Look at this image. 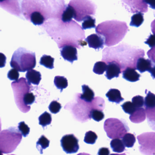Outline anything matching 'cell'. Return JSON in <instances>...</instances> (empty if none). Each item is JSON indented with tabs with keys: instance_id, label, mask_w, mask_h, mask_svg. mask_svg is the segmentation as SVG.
<instances>
[{
	"instance_id": "6da1fadb",
	"label": "cell",
	"mask_w": 155,
	"mask_h": 155,
	"mask_svg": "<svg viewBox=\"0 0 155 155\" xmlns=\"http://www.w3.org/2000/svg\"><path fill=\"white\" fill-rule=\"evenodd\" d=\"M128 30L126 23L117 21H106L98 25L96 31L105 37V45L110 46L123 39Z\"/></svg>"
},
{
	"instance_id": "7a4b0ae2",
	"label": "cell",
	"mask_w": 155,
	"mask_h": 155,
	"mask_svg": "<svg viewBox=\"0 0 155 155\" xmlns=\"http://www.w3.org/2000/svg\"><path fill=\"white\" fill-rule=\"evenodd\" d=\"M36 63L35 53L20 47L14 52L10 65L18 72H25L33 69Z\"/></svg>"
},
{
	"instance_id": "3957f363",
	"label": "cell",
	"mask_w": 155,
	"mask_h": 155,
	"mask_svg": "<svg viewBox=\"0 0 155 155\" xmlns=\"http://www.w3.org/2000/svg\"><path fill=\"white\" fill-rule=\"evenodd\" d=\"M22 134L14 127L0 132V151L2 153H11L20 144L22 140Z\"/></svg>"
},
{
	"instance_id": "277c9868",
	"label": "cell",
	"mask_w": 155,
	"mask_h": 155,
	"mask_svg": "<svg viewBox=\"0 0 155 155\" xmlns=\"http://www.w3.org/2000/svg\"><path fill=\"white\" fill-rule=\"evenodd\" d=\"M104 128L107 137L113 139L123 138L129 130L127 124L125 121L113 118L106 120Z\"/></svg>"
},
{
	"instance_id": "5b68a950",
	"label": "cell",
	"mask_w": 155,
	"mask_h": 155,
	"mask_svg": "<svg viewBox=\"0 0 155 155\" xmlns=\"http://www.w3.org/2000/svg\"><path fill=\"white\" fill-rule=\"evenodd\" d=\"M69 5L73 8V18L77 21L81 22L87 15L95 14L96 6L89 0H71Z\"/></svg>"
},
{
	"instance_id": "8992f818",
	"label": "cell",
	"mask_w": 155,
	"mask_h": 155,
	"mask_svg": "<svg viewBox=\"0 0 155 155\" xmlns=\"http://www.w3.org/2000/svg\"><path fill=\"white\" fill-rule=\"evenodd\" d=\"M14 94L15 101L20 110L23 111V99L28 92L31 90V84L28 83L25 78H21L11 84Z\"/></svg>"
},
{
	"instance_id": "52a82bcc",
	"label": "cell",
	"mask_w": 155,
	"mask_h": 155,
	"mask_svg": "<svg viewBox=\"0 0 155 155\" xmlns=\"http://www.w3.org/2000/svg\"><path fill=\"white\" fill-rule=\"evenodd\" d=\"M139 150L145 155H155V133H146L137 137Z\"/></svg>"
},
{
	"instance_id": "ba28073f",
	"label": "cell",
	"mask_w": 155,
	"mask_h": 155,
	"mask_svg": "<svg viewBox=\"0 0 155 155\" xmlns=\"http://www.w3.org/2000/svg\"><path fill=\"white\" fill-rule=\"evenodd\" d=\"M79 140L72 134L64 136L61 140L63 150L67 154L75 153L79 149Z\"/></svg>"
},
{
	"instance_id": "9c48e42d",
	"label": "cell",
	"mask_w": 155,
	"mask_h": 155,
	"mask_svg": "<svg viewBox=\"0 0 155 155\" xmlns=\"http://www.w3.org/2000/svg\"><path fill=\"white\" fill-rule=\"evenodd\" d=\"M144 99V106L147 113V121L153 122L154 124L155 95L154 94L148 91Z\"/></svg>"
},
{
	"instance_id": "30bf717a",
	"label": "cell",
	"mask_w": 155,
	"mask_h": 155,
	"mask_svg": "<svg viewBox=\"0 0 155 155\" xmlns=\"http://www.w3.org/2000/svg\"><path fill=\"white\" fill-rule=\"evenodd\" d=\"M61 56L65 61L70 62L72 64L74 61H77V51L75 46L66 45L60 50Z\"/></svg>"
},
{
	"instance_id": "8fae6325",
	"label": "cell",
	"mask_w": 155,
	"mask_h": 155,
	"mask_svg": "<svg viewBox=\"0 0 155 155\" xmlns=\"http://www.w3.org/2000/svg\"><path fill=\"white\" fill-rule=\"evenodd\" d=\"M0 6L12 14L19 16L21 9L18 0H0Z\"/></svg>"
},
{
	"instance_id": "7c38bea8",
	"label": "cell",
	"mask_w": 155,
	"mask_h": 155,
	"mask_svg": "<svg viewBox=\"0 0 155 155\" xmlns=\"http://www.w3.org/2000/svg\"><path fill=\"white\" fill-rule=\"evenodd\" d=\"M136 69L141 73L148 71L151 74V76L154 78L155 65L152 63V61L149 59H146L143 57L139 58L137 60Z\"/></svg>"
},
{
	"instance_id": "4fadbf2b",
	"label": "cell",
	"mask_w": 155,
	"mask_h": 155,
	"mask_svg": "<svg viewBox=\"0 0 155 155\" xmlns=\"http://www.w3.org/2000/svg\"><path fill=\"white\" fill-rule=\"evenodd\" d=\"M85 41L88 44L90 48H93L96 51L103 48L104 45V38L96 34L89 35Z\"/></svg>"
},
{
	"instance_id": "5bb4252c",
	"label": "cell",
	"mask_w": 155,
	"mask_h": 155,
	"mask_svg": "<svg viewBox=\"0 0 155 155\" xmlns=\"http://www.w3.org/2000/svg\"><path fill=\"white\" fill-rule=\"evenodd\" d=\"M121 72L120 65L114 61L108 62L106 70L105 76L109 80L114 78H118L120 76Z\"/></svg>"
},
{
	"instance_id": "9a60e30c",
	"label": "cell",
	"mask_w": 155,
	"mask_h": 155,
	"mask_svg": "<svg viewBox=\"0 0 155 155\" xmlns=\"http://www.w3.org/2000/svg\"><path fill=\"white\" fill-rule=\"evenodd\" d=\"M123 77L127 81L135 82L140 80L141 75L136 71V69L131 67H127L123 71Z\"/></svg>"
},
{
	"instance_id": "2e32d148",
	"label": "cell",
	"mask_w": 155,
	"mask_h": 155,
	"mask_svg": "<svg viewBox=\"0 0 155 155\" xmlns=\"http://www.w3.org/2000/svg\"><path fill=\"white\" fill-rule=\"evenodd\" d=\"M106 96L110 102L115 103L116 104H119L124 100V98L121 96V92L118 89L115 88L110 89L106 93Z\"/></svg>"
},
{
	"instance_id": "e0dca14e",
	"label": "cell",
	"mask_w": 155,
	"mask_h": 155,
	"mask_svg": "<svg viewBox=\"0 0 155 155\" xmlns=\"http://www.w3.org/2000/svg\"><path fill=\"white\" fill-rule=\"evenodd\" d=\"M25 77L28 83L36 85L39 84L42 79V75L40 72L33 69L27 71Z\"/></svg>"
},
{
	"instance_id": "ac0fdd59",
	"label": "cell",
	"mask_w": 155,
	"mask_h": 155,
	"mask_svg": "<svg viewBox=\"0 0 155 155\" xmlns=\"http://www.w3.org/2000/svg\"><path fill=\"white\" fill-rule=\"evenodd\" d=\"M82 87L83 94H80L81 99L87 103L93 101L94 99L95 93L94 91L87 85H83Z\"/></svg>"
},
{
	"instance_id": "d6986e66",
	"label": "cell",
	"mask_w": 155,
	"mask_h": 155,
	"mask_svg": "<svg viewBox=\"0 0 155 155\" xmlns=\"http://www.w3.org/2000/svg\"><path fill=\"white\" fill-rule=\"evenodd\" d=\"M131 121L134 123H142L146 119L145 112L143 108H137L133 114L129 117Z\"/></svg>"
},
{
	"instance_id": "ffe728a7",
	"label": "cell",
	"mask_w": 155,
	"mask_h": 155,
	"mask_svg": "<svg viewBox=\"0 0 155 155\" xmlns=\"http://www.w3.org/2000/svg\"><path fill=\"white\" fill-rule=\"evenodd\" d=\"M75 13L73 8L68 4L64 9L62 15V21L64 23H69L72 21L74 17Z\"/></svg>"
},
{
	"instance_id": "44dd1931",
	"label": "cell",
	"mask_w": 155,
	"mask_h": 155,
	"mask_svg": "<svg viewBox=\"0 0 155 155\" xmlns=\"http://www.w3.org/2000/svg\"><path fill=\"white\" fill-rule=\"evenodd\" d=\"M130 1L129 5L130 4L131 6H133L134 7L133 12H137V10H140L141 12V7H140V4H141V7H142L143 12H146L147 11V5L144 3V0H129L125 2L127 3V2Z\"/></svg>"
},
{
	"instance_id": "7402d4cb",
	"label": "cell",
	"mask_w": 155,
	"mask_h": 155,
	"mask_svg": "<svg viewBox=\"0 0 155 155\" xmlns=\"http://www.w3.org/2000/svg\"><path fill=\"white\" fill-rule=\"evenodd\" d=\"M111 148L114 152L122 153L125 150V146L121 139L116 138L112 140L110 143Z\"/></svg>"
},
{
	"instance_id": "603a6c76",
	"label": "cell",
	"mask_w": 155,
	"mask_h": 155,
	"mask_svg": "<svg viewBox=\"0 0 155 155\" xmlns=\"http://www.w3.org/2000/svg\"><path fill=\"white\" fill-rule=\"evenodd\" d=\"M144 21V19L143 14L141 12H139L132 16L130 25L136 27H139L143 23Z\"/></svg>"
},
{
	"instance_id": "cb8c5ba5",
	"label": "cell",
	"mask_w": 155,
	"mask_h": 155,
	"mask_svg": "<svg viewBox=\"0 0 155 155\" xmlns=\"http://www.w3.org/2000/svg\"><path fill=\"white\" fill-rule=\"evenodd\" d=\"M54 83L57 89L61 90V92H62V90L68 86V81L64 76H56Z\"/></svg>"
},
{
	"instance_id": "d4e9b609",
	"label": "cell",
	"mask_w": 155,
	"mask_h": 155,
	"mask_svg": "<svg viewBox=\"0 0 155 155\" xmlns=\"http://www.w3.org/2000/svg\"><path fill=\"white\" fill-rule=\"evenodd\" d=\"M50 144V141L45 136L42 135L36 142V147L41 154H43V150L48 147Z\"/></svg>"
},
{
	"instance_id": "484cf974",
	"label": "cell",
	"mask_w": 155,
	"mask_h": 155,
	"mask_svg": "<svg viewBox=\"0 0 155 155\" xmlns=\"http://www.w3.org/2000/svg\"><path fill=\"white\" fill-rule=\"evenodd\" d=\"M54 59L50 55L44 54L40 59V64L49 69H53Z\"/></svg>"
},
{
	"instance_id": "4316f807",
	"label": "cell",
	"mask_w": 155,
	"mask_h": 155,
	"mask_svg": "<svg viewBox=\"0 0 155 155\" xmlns=\"http://www.w3.org/2000/svg\"><path fill=\"white\" fill-rule=\"evenodd\" d=\"M136 139L134 135L128 133L125 134L123 137V142L125 146L131 148L134 145Z\"/></svg>"
},
{
	"instance_id": "83f0119b",
	"label": "cell",
	"mask_w": 155,
	"mask_h": 155,
	"mask_svg": "<svg viewBox=\"0 0 155 155\" xmlns=\"http://www.w3.org/2000/svg\"><path fill=\"white\" fill-rule=\"evenodd\" d=\"M39 121V124L42 126L43 128L48 125L51 124L52 121V115L51 114L47 112H45L43 113L38 118Z\"/></svg>"
},
{
	"instance_id": "f1b7e54d",
	"label": "cell",
	"mask_w": 155,
	"mask_h": 155,
	"mask_svg": "<svg viewBox=\"0 0 155 155\" xmlns=\"http://www.w3.org/2000/svg\"><path fill=\"white\" fill-rule=\"evenodd\" d=\"M95 23L96 19L95 18L90 15H87L84 19L83 22L82 23V28L83 30L95 28Z\"/></svg>"
},
{
	"instance_id": "f546056e",
	"label": "cell",
	"mask_w": 155,
	"mask_h": 155,
	"mask_svg": "<svg viewBox=\"0 0 155 155\" xmlns=\"http://www.w3.org/2000/svg\"><path fill=\"white\" fill-rule=\"evenodd\" d=\"M107 69V64L104 62L98 61L95 64L93 69L94 73L99 75L103 74Z\"/></svg>"
},
{
	"instance_id": "4dcf8cb0",
	"label": "cell",
	"mask_w": 155,
	"mask_h": 155,
	"mask_svg": "<svg viewBox=\"0 0 155 155\" xmlns=\"http://www.w3.org/2000/svg\"><path fill=\"white\" fill-rule=\"evenodd\" d=\"M97 137V135L95 132L89 131L86 133L84 141L86 143L93 145L95 143Z\"/></svg>"
},
{
	"instance_id": "1f68e13d",
	"label": "cell",
	"mask_w": 155,
	"mask_h": 155,
	"mask_svg": "<svg viewBox=\"0 0 155 155\" xmlns=\"http://www.w3.org/2000/svg\"><path fill=\"white\" fill-rule=\"evenodd\" d=\"M90 117L96 122H100L103 119L105 115L102 110L98 109H93L90 112Z\"/></svg>"
},
{
	"instance_id": "d6a6232c",
	"label": "cell",
	"mask_w": 155,
	"mask_h": 155,
	"mask_svg": "<svg viewBox=\"0 0 155 155\" xmlns=\"http://www.w3.org/2000/svg\"><path fill=\"white\" fill-rule=\"evenodd\" d=\"M123 111L128 114L132 115L136 111V108L135 107L132 102L127 101L121 105Z\"/></svg>"
},
{
	"instance_id": "836d02e7",
	"label": "cell",
	"mask_w": 155,
	"mask_h": 155,
	"mask_svg": "<svg viewBox=\"0 0 155 155\" xmlns=\"http://www.w3.org/2000/svg\"><path fill=\"white\" fill-rule=\"evenodd\" d=\"M132 103L136 109L143 108L144 106V98L142 96H136L132 99Z\"/></svg>"
},
{
	"instance_id": "e575fe53",
	"label": "cell",
	"mask_w": 155,
	"mask_h": 155,
	"mask_svg": "<svg viewBox=\"0 0 155 155\" xmlns=\"http://www.w3.org/2000/svg\"><path fill=\"white\" fill-rule=\"evenodd\" d=\"M18 129L22 135L25 137H27L30 133V127L25 123L24 122H21L19 123Z\"/></svg>"
},
{
	"instance_id": "d590c367",
	"label": "cell",
	"mask_w": 155,
	"mask_h": 155,
	"mask_svg": "<svg viewBox=\"0 0 155 155\" xmlns=\"http://www.w3.org/2000/svg\"><path fill=\"white\" fill-rule=\"evenodd\" d=\"M48 108L52 114H56L60 112V110L62 108V105L57 101L54 100L51 102Z\"/></svg>"
},
{
	"instance_id": "8d00e7d4",
	"label": "cell",
	"mask_w": 155,
	"mask_h": 155,
	"mask_svg": "<svg viewBox=\"0 0 155 155\" xmlns=\"http://www.w3.org/2000/svg\"><path fill=\"white\" fill-rule=\"evenodd\" d=\"M19 75L20 74H19V72L13 68L10 70L7 74L8 78L13 81H17L19 79Z\"/></svg>"
},
{
	"instance_id": "74e56055",
	"label": "cell",
	"mask_w": 155,
	"mask_h": 155,
	"mask_svg": "<svg viewBox=\"0 0 155 155\" xmlns=\"http://www.w3.org/2000/svg\"><path fill=\"white\" fill-rule=\"evenodd\" d=\"M145 43L148 45L149 47L151 48H154L155 47V36L154 35H151L147 40L145 42Z\"/></svg>"
},
{
	"instance_id": "f35d334b",
	"label": "cell",
	"mask_w": 155,
	"mask_h": 155,
	"mask_svg": "<svg viewBox=\"0 0 155 155\" xmlns=\"http://www.w3.org/2000/svg\"><path fill=\"white\" fill-rule=\"evenodd\" d=\"M6 57L4 54L0 53V68L4 67L6 64Z\"/></svg>"
},
{
	"instance_id": "ab89813d",
	"label": "cell",
	"mask_w": 155,
	"mask_h": 155,
	"mask_svg": "<svg viewBox=\"0 0 155 155\" xmlns=\"http://www.w3.org/2000/svg\"><path fill=\"white\" fill-rule=\"evenodd\" d=\"M98 155H110V150L106 147H102L98 151Z\"/></svg>"
},
{
	"instance_id": "60d3db41",
	"label": "cell",
	"mask_w": 155,
	"mask_h": 155,
	"mask_svg": "<svg viewBox=\"0 0 155 155\" xmlns=\"http://www.w3.org/2000/svg\"><path fill=\"white\" fill-rule=\"evenodd\" d=\"M144 3L146 5H149L150 7L152 8V9H155V0H144Z\"/></svg>"
},
{
	"instance_id": "b9f144b4",
	"label": "cell",
	"mask_w": 155,
	"mask_h": 155,
	"mask_svg": "<svg viewBox=\"0 0 155 155\" xmlns=\"http://www.w3.org/2000/svg\"><path fill=\"white\" fill-rule=\"evenodd\" d=\"M77 155H91L88 153H81L78 154Z\"/></svg>"
},
{
	"instance_id": "7bdbcfd3",
	"label": "cell",
	"mask_w": 155,
	"mask_h": 155,
	"mask_svg": "<svg viewBox=\"0 0 155 155\" xmlns=\"http://www.w3.org/2000/svg\"><path fill=\"white\" fill-rule=\"evenodd\" d=\"M2 130V123H1V118H0V132Z\"/></svg>"
},
{
	"instance_id": "ee69618b",
	"label": "cell",
	"mask_w": 155,
	"mask_h": 155,
	"mask_svg": "<svg viewBox=\"0 0 155 155\" xmlns=\"http://www.w3.org/2000/svg\"><path fill=\"white\" fill-rule=\"evenodd\" d=\"M111 155H126V154H112Z\"/></svg>"
},
{
	"instance_id": "f6af8a7d",
	"label": "cell",
	"mask_w": 155,
	"mask_h": 155,
	"mask_svg": "<svg viewBox=\"0 0 155 155\" xmlns=\"http://www.w3.org/2000/svg\"><path fill=\"white\" fill-rule=\"evenodd\" d=\"M0 155H3L2 153L0 151Z\"/></svg>"
},
{
	"instance_id": "bcb514c9",
	"label": "cell",
	"mask_w": 155,
	"mask_h": 155,
	"mask_svg": "<svg viewBox=\"0 0 155 155\" xmlns=\"http://www.w3.org/2000/svg\"><path fill=\"white\" fill-rule=\"evenodd\" d=\"M15 155L12 154V155Z\"/></svg>"
}]
</instances>
